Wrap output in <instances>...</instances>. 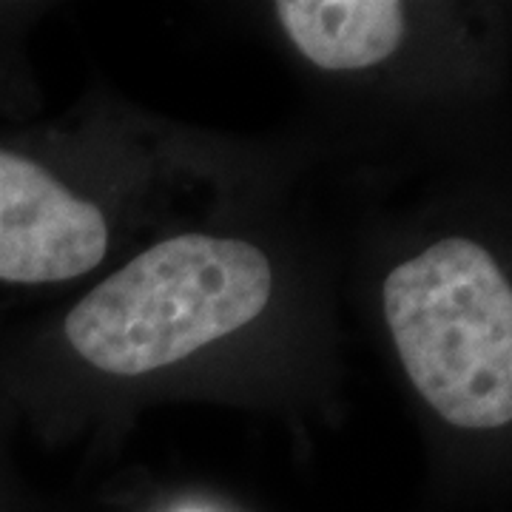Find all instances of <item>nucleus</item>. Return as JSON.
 Instances as JSON below:
<instances>
[{"mask_svg": "<svg viewBox=\"0 0 512 512\" xmlns=\"http://www.w3.org/2000/svg\"><path fill=\"white\" fill-rule=\"evenodd\" d=\"M271 291V262L251 242L185 234L97 285L69 313L66 336L94 367L143 376L248 325Z\"/></svg>", "mask_w": 512, "mask_h": 512, "instance_id": "nucleus-1", "label": "nucleus"}, {"mask_svg": "<svg viewBox=\"0 0 512 512\" xmlns=\"http://www.w3.org/2000/svg\"><path fill=\"white\" fill-rule=\"evenodd\" d=\"M382 296L404 373L441 419L510 424L512 291L493 256L473 239H441L387 276Z\"/></svg>", "mask_w": 512, "mask_h": 512, "instance_id": "nucleus-2", "label": "nucleus"}, {"mask_svg": "<svg viewBox=\"0 0 512 512\" xmlns=\"http://www.w3.org/2000/svg\"><path fill=\"white\" fill-rule=\"evenodd\" d=\"M109 228L92 202L32 160L0 151V279L20 285L63 282L106 256Z\"/></svg>", "mask_w": 512, "mask_h": 512, "instance_id": "nucleus-3", "label": "nucleus"}, {"mask_svg": "<svg viewBox=\"0 0 512 512\" xmlns=\"http://www.w3.org/2000/svg\"><path fill=\"white\" fill-rule=\"evenodd\" d=\"M276 18L296 49L328 72L376 66L404 35L396 0H279Z\"/></svg>", "mask_w": 512, "mask_h": 512, "instance_id": "nucleus-4", "label": "nucleus"}]
</instances>
